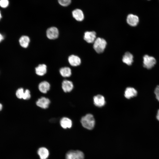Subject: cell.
<instances>
[{"label":"cell","mask_w":159,"mask_h":159,"mask_svg":"<svg viewBox=\"0 0 159 159\" xmlns=\"http://www.w3.org/2000/svg\"><path fill=\"white\" fill-rule=\"evenodd\" d=\"M81 122L82 126L88 130H92L94 127L95 121L93 115L90 114H87L82 117Z\"/></svg>","instance_id":"1"},{"label":"cell","mask_w":159,"mask_h":159,"mask_svg":"<svg viewBox=\"0 0 159 159\" xmlns=\"http://www.w3.org/2000/svg\"><path fill=\"white\" fill-rule=\"evenodd\" d=\"M93 43V48L98 53H102L104 52L107 44L104 39L100 37L96 38Z\"/></svg>","instance_id":"2"},{"label":"cell","mask_w":159,"mask_h":159,"mask_svg":"<svg viewBox=\"0 0 159 159\" xmlns=\"http://www.w3.org/2000/svg\"><path fill=\"white\" fill-rule=\"evenodd\" d=\"M84 155L81 151L71 150L66 154L65 159H84Z\"/></svg>","instance_id":"3"},{"label":"cell","mask_w":159,"mask_h":159,"mask_svg":"<svg viewBox=\"0 0 159 159\" xmlns=\"http://www.w3.org/2000/svg\"><path fill=\"white\" fill-rule=\"evenodd\" d=\"M143 66L147 69H150L155 64L156 60L153 57L145 55L143 57Z\"/></svg>","instance_id":"4"},{"label":"cell","mask_w":159,"mask_h":159,"mask_svg":"<svg viewBox=\"0 0 159 159\" xmlns=\"http://www.w3.org/2000/svg\"><path fill=\"white\" fill-rule=\"evenodd\" d=\"M47 36L49 39H53L57 38L59 35V31L56 27H52L49 28L47 31Z\"/></svg>","instance_id":"5"},{"label":"cell","mask_w":159,"mask_h":159,"mask_svg":"<svg viewBox=\"0 0 159 159\" xmlns=\"http://www.w3.org/2000/svg\"><path fill=\"white\" fill-rule=\"evenodd\" d=\"M84 39L89 43L94 42L96 39V33L94 31H87L84 33Z\"/></svg>","instance_id":"6"},{"label":"cell","mask_w":159,"mask_h":159,"mask_svg":"<svg viewBox=\"0 0 159 159\" xmlns=\"http://www.w3.org/2000/svg\"><path fill=\"white\" fill-rule=\"evenodd\" d=\"M127 23L130 26H135L137 25L139 22V19L138 16L132 14H128L127 17Z\"/></svg>","instance_id":"7"},{"label":"cell","mask_w":159,"mask_h":159,"mask_svg":"<svg viewBox=\"0 0 159 159\" xmlns=\"http://www.w3.org/2000/svg\"><path fill=\"white\" fill-rule=\"evenodd\" d=\"M50 103V100L48 98L42 97L37 101L36 105L41 108L46 109L48 107Z\"/></svg>","instance_id":"8"},{"label":"cell","mask_w":159,"mask_h":159,"mask_svg":"<svg viewBox=\"0 0 159 159\" xmlns=\"http://www.w3.org/2000/svg\"><path fill=\"white\" fill-rule=\"evenodd\" d=\"M138 92L135 89L132 87H129L126 89L124 96L126 98L130 99L136 96Z\"/></svg>","instance_id":"9"},{"label":"cell","mask_w":159,"mask_h":159,"mask_svg":"<svg viewBox=\"0 0 159 159\" xmlns=\"http://www.w3.org/2000/svg\"><path fill=\"white\" fill-rule=\"evenodd\" d=\"M93 102L95 105L98 107H102L105 104L104 97L102 95H98L93 97Z\"/></svg>","instance_id":"10"},{"label":"cell","mask_w":159,"mask_h":159,"mask_svg":"<svg viewBox=\"0 0 159 159\" xmlns=\"http://www.w3.org/2000/svg\"><path fill=\"white\" fill-rule=\"evenodd\" d=\"M68 60L70 64L73 66H79L81 63V60L80 58L74 55L70 56L68 57Z\"/></svg>","instance_id":"11"},{"label":"cell","mask_w":159,"mask_h":159,"mask_svg":"<svg viewBox=\"0 0 159 159\" xmlns=\"http://www.w3.org/2000/svg\"><path fill=\"white\" fill-rule=\"evenodd\" d=\"M72 15L77 21H82L83 20L84 16L82 11L79 9H76L72 11Z\"/></svg>","instance_id":"12"},{"label":"cell","mask_w":159,"mask_h":159,"mask_svg":"<svg viewBox=\"0 0 159 159\" xmlns=\"http://www.w3.org/2000/svg\"><path fill=\"white\" fill-rule=\"evenodd\" d=\"M133 57L132 54L129 52H125L122 57L123 62L128 65H131L133 62Z\"/></svg>","instance_id":"13"},{"label":"cell","mask_w":159,"mask_h":159,"mask_svg":"<svg viewBox=\"0 0 159 159\" xmlns=\"http://www.w3.org/2000/svg\"><path fill=\"white\" fill-rule=\"evenodd\" d=\"M62 88L64 92H69L71 91L73 89V84L70 81L64 80L62 83Z\"/></svg>","instance_id":"14"},{"label":"cell","mask_w":159,"mask_h":159,"mask_svg":"<svg viewBox=\"0 0 159 159\" xmlns=\"http://www.w3.org/2000/svg\"><path fill=\"white\" fill-rule=\"evenodd\" d=\"M38 88L41 92L46 93L50 89V85L47 81H43L39 84Z\"/></svg>","instance_id":"15"},{"label":"cell","mask_w":159,"mask_h":159,"mask_svg":"<svg viewBox=\"0 0 159 159\" xmlns=\"http://www.w3.org/2000/svg\"><path fill=\"white\" fill-rule=\"evenodd\" d=\"M60 124L61 126L64 129L70 128L72 127V120L69 118L64 117L61 120Z\"/></svg>","instance_id":"16"},{"label":"cell","mask_w":159,"mask_h":159,"mask_svg":"<svg viewBox=\"0 0 159 159\" xmlns=\"http://www.w3.org/2000/svg\"><path fill=\"white\" fill-rule=\"evenodd\" d=\"M37 153L40 159H47L49 155L48 150L44 147L39 148L38 150Z\"/></svg>","instance_id":"17"},{"label":"cell","mask_w":159,"mask_h":159,"mask_svg":"<svg viewBox=\"0 0 159 159\" xmlns=\"http://www.w3.org/2000/svg\"><path fill=\"white\" fill-rule=\"evenodd\" d=\"M36 74L39 76H43L47 72V66L44 64H40L35 68Z\"/></svg>","instance_id":"18"},{"label":"cell","mask_w":159,"mask_h":159,"mask_svg":"<svg viewBox=\"0 0 159 159\" xmlns=\"http://www.w3.org/2000/svg\"><path fill=\"white\" fill-rule=\"evenodd\" d=\"M19 42L20 45L22 47L26 48L30 42L29 37L26 36H23L20 38Z\"/></svg>","instance_id":"19"},{"label":"cell","mask_w":159,"mask_h":159,"mask_svg":"<svg viewBox=\"0 0 159 159\" xmlns=\"http://www.w3.org/2000/svg\"><path fill=\"white\" fill-rule=\"evenodd\" d=\"M59 72L61 75L64 77H69L72 74L71 69L67 67L61 68L59 70Z\"/></svg>","instance_id":"20"},{"label":"cell","mask_w":159,"mask_h":159,"mask_svg":"<svg viewBox=\"0 0 159 159\" xmlns=\"http://www.w3.org/2000/svg\"><path fill=\"white\" fill-rule=\"evenodd\" d=\"M16 95L18 98L24 99L25 95V91H24L23 88H19L16 90Z\"/></svg>","instance_id":"21"},{"label":"cell","mask_w":159,"mask_h":159,"mask_svg":"<svg viewBox=\"0 0 159 159\" xmlns=\"http://www.w3.org/2000/svg\"><path fill=\"white\" fill-rule=\"evenodd\" d=\"M58 3L62 6H67L71 3V0H58Z\"/></svg>","instance_id":"22"},{"label":"cell","mask_w":159,"mask_h":159,"mask_svg":"<svg viewBox=\"0 0 159 159\" xmlns=\"http://www.w3.org/2000/svg\"><path fill=\"white\" fill-rule=\"evenodd\" d=\"M9 4V1L8 0H0V6L2 8L6 7Z\"/></svg>","instance_id":"23"},{"label":"cell","mask_w":159,"mask_h":159,"mask_svg":"<svg viewBox=\"0 0 159 159\" xmlns=\"http://www.w3.org/2000/svg\"><path fill=\"white\" fill-rule=\"evenodd\" d=\"M154 93L156 99L159 101V85H157L155 88Z\"/></svg>","instance_id":"24"},{"label":"cell","mask_w":159,"mask_h":159,"mask_svg":"<svg viewBox=\"0 0 159 159\" xmlns=\"http://www.w3.org/2000/svg\"><path fill=\"white\" fill-rule=\"evenodd\" d=\"M157 119L159 121V109L158 110L157 115H156Z\"/></svg>","instance_id":"25"},{"label":"cell","mask_w":159,"mask_h":159,"mask_svg":"<svg viewBox=\"0 0 159 159\" xmlns=\"http://www.w3.org/2000/svg\"><path fill=\"white\" fill-rule=\"evenodd\" d=\"M4 39V37L0 33V42Z\"/></svg>","instance_id":"26"},{"label":"cell","mask_w":159,"mask_h":159,"mask_svg":"<svg viewBox=\"0 0 159 159\" xmlns=\"http://www.w3.org/2000/svg\"><path fill=\"white\" fill-rule=\"evenodd\" d=\"M2 108H3L2 105L1 103H0V111L2 110Z\"/></svg>","instance_id":"27"},{"label":"cell","mask_w":159,"mask_h":159,"mask_svg":"<svg viewBox=\"0 0 159 159\" xmlns=\"http://www.w3.org/2000/svg\"><path fill=\"white\" fill-rule=\"evenodd\" d=\"M1 17H2L1 15V13L0 11V20L1 19Z\"/></svg>","instance_id":"28"},{"label":"cell","mask_w":159,"mask_h":159,"mask_svg":"<svg viewBox=\"0 0 159 159\" xmlns=\"http://www.w3.org/2000/svg\"><path fill=\"white\" fill-rule=\"evenodd\" d=\"M148 0V1H150V0Z\"/></svg>","instance_id":"29"}]
</instances>
